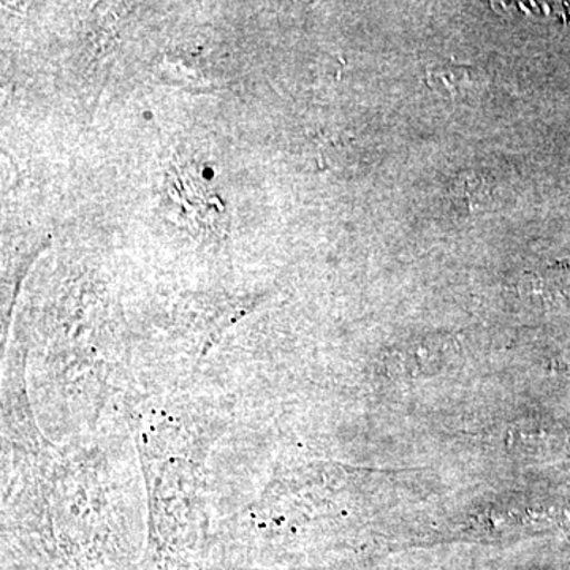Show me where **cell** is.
I'll return each instance as SVG.
<instances>
[{
	"instance_id": "1",
	"label": "cell",
	"mask_w": 570,
	"mask_h": 570,
	"mask_svg": "<svg viewBox=\"0 0 570 570\" xmlns=\"http://www.w3.org/2000/svg\"><path fill=\"white\" fill-rule=\"evenodd\" d=\"M426 82L434 92L453 102L474 99L485 89L483 71L468 63L438 62L428 69Z\"/></svg>"
},
{
	"instance_id": "2",
	"label": "cell",
	"mask_w": 570,
	"mask_h": 570,
	"mask_svg": "<svg viewBox=\"0 0 570 570\" xmlns=\"http://www.w3.org/2000/svg\"><path fill=\"white\" fill-rule=\"evenodd\" d=\"M450 197L455 202L456 206L463 212L478 213L479 209L490 206L491 186L489 183L483 181L480 175H461L455 183H453L452 193Z\"/></svg>"
}]
</instances>
